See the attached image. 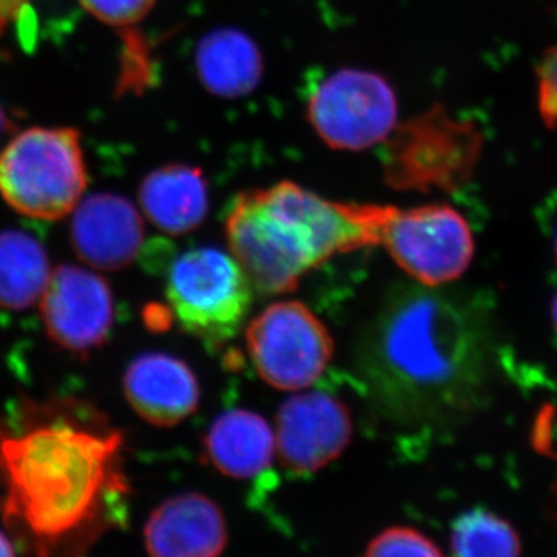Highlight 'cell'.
<instances>
[{"instance_id":"6da1fadb","label":"cell","mask_w":557,"mask_h":557,"mask_svg":"<svg viewBox=\"0 0 557 557\" xmlns=\"http://www.w3.org/2000/svg\"><path fill=\"white\" fill-rule=\"evenodd\" d=\"M121 432L75 399L25 398L0 417V518L39 556L79 555L126 496Z\"/></svg>"},{"instance_id":"7a4b0ae2","label":"cell","mask_w":557,"mask_h":557,"mask_svg":"<svg viewBox=\"0 0 557 557\" xmlns=\"http://www.w3.org/2000/svg\"><path fill=\"white\" fill-rule=\"evenodd\" d=\"M357 368L372 405L395 426H456L482 408L496 372L487 299L397 285L359 336Z\"/></svg>"},{"instance_id":"3957f363","label":"cell","mask_w":557,"mask_h":557,"mask_svg":"<svg viewBox=\"0 0 557 557\" xmlns=\"http://www.w3.org/2000/svg\"><path fill=\"white\" fill-rule=\"evenodd\" d=\"M387 211L380 205L327 200L281 182L233 200L226 239L256 292L284 295L333 256L380 245Z\"/></svg>"},{"instance_id":"277c9868","label":"cell","mask_w":557,"mask_h":557,"mask_svg":"<svg viewBox=\"0 0 557 557\" xmlns=\"http://www.w3.org/2000/svg\"><path fill=\"white\" fill-rule=\"evenodd\" d=\"M86 188L78 131L33 127L0 153V194L27 218H65L78 207Z\"/></svg>"},{"instance_id":"5b68a950","label":"cell","mask_w":557,"mask_h":557,"mask_svg":"<svg viewBox=\"0 0 557 557\" xmlns=\"http://www.w3.org/2000/svg\"><path fill=\"white\" fill-rule=\"evenodd\" d=\"M252 289L234 256L215 248L190 249L168 273V300L180 325L212 348L237 335L251 309Z\"/></svg>"},{"instance_id":"8992f818","label":"cell","mask_w":557,"mask_h":557,"mask_svg":"<svg viewBox=\"0 0 557 557\" xmlns=\"http://www.w3.org/2000/svg\"><path fill=\"white\" fill-rule=\"evenodd\" d=\"M380 245L409 276L428 287L457 281L474 258L469 223L449 205L388 207Z\"/></svg>"},{"instance_id":"52a82bcc","label":"cell","mask_w":557,"mask_h":557,"mask_svg":"<svg viewBox=\"0 0 557 557\" xmlns=\"http://www.w3.org/2000/svg\"><path fill=\"white\" fill-rule=\"evenodd\" d=\"M247 346L260 379L281 391L311 386L333 357L329 330L298 300L271 304L252 319Z\"/></svg>"},{"instance_id":"ba28073f","label":"cell","mask_w":557,"mask_h":557,"mask_svg":"<svg viewBox=\"0 0 557 557\" xmlns=\"http://www.w3.org/2000/svg\"><path fill=\"white\" fill-rule=\"evenodd\" d=\"M311 126L330 148L364 150L386 139L397 126V95L383 76L344 69L311 91Z\"/></svg>"},{"instance_id":"9c48e42d","label":"cell","mask_w":557,"mask_h":557,"mask_svg":"<svg viewBox=\"0 0 557 557\" xmlns=\"http://www.w3.org/2000/svg\"><path fill=\"white\" fill-rule=\"evenodd\" d=\"M39 306L50 338L79 355L106 343L115 317L108 282L94 271L69 263L53 271Z\"/></svg>"},{"instance_id":"30bf717a","label":"cell","mask_w":557,"mask_h":557,"mask_svg":"<svg viewBox=\"0 0 557 557\" xmlns=\"http://www.w3.org/2000/svg\"><path fill=\"white\" fill-rule=\"evenodd\" d=\"M354 426L341 399L309 392L288 398L276 418V449L282 467L295 475H310L346 450Z\"/></svg>"},{"instance_id":"8fae6325","label":"cell","mask_w":557,"mask_h":557,"mask_svg":"<svg viewBox=\"0 0 557 557\" xmlns=\"http://www.w3.org/2000/svg\"><path fill=\"white\" fill-rule=\"evenodd\" d=\"M145 226L137 208L116 194L81 200L72 220V244L78 258L95 270L119 271L137 259Z\"/></svg>"},{"instance_id":"7c38bea8","label":"cell","mask_w":557,"mask_h":557,"mask_svg":"<svg viewBox=\"0 0 557 557\" xmlns=\"http://www.w3.org/2000/svg\"><path fill=\"white\" fill-rule=\"evenodd\" d=\"M146 549L156 557H215L228 542L225 516L211 498L180 494L153 509L145 525Z\"/></svg>"},{"instance_id":"4fadbf2b","label":"cell","mask_w":557,"mask_h":557,"mask_svg":"<svg viewBox=\"0 0 557 557\" xmlns=\"http://www.w3.org/2000/svg\"><path fill=\"white\" fill-rule=\"evenodd\" d=\"M124 395L143 420L170 428L196 412L200 386L185 361L152 351L131 362L124 373Z\"/></svg>"},{"instance_id":"5bb4252c","label":"cell","mask_w":557,"mask_h":557,"mask_svg":"<svg viewBox=\"0 0 557 557\" xmlns=\"http://www.w3.org/2000/svg\"><path fill=\"white\" fill-rule=\"evenodd\" d=\"M139 205L161 233L183 236L199 228L208 214V186L199 168L168 164L139 186Z\"/></svg>"},{"instance_id":"9a60e30c","label":"cell","mask_w":557,"mask_h":557,"mask_svg":"<svg viewBox=\"0 0 557 557\" xmlns=\"http://www.w3.org/2000/svg\"><path fill=\"white\" fill-rule=\"evenodd\" d=\"M274 449L276 438L270 424L251 410L222 413L205 437V453L212 467L233 479H252L265 471Z\"/></svg>"},{"instance_id":"2e32d148","label":"cell","mask_w":557,"mask_h":557,"mask_svg":"<svg viewBox=\"0 0 557 557\" xmlns=\"http://www.w3.org/2000/svg\"><path fill=\"white\" fill-rule=\"evenodd\" d=\"M200 83L226 100L247 97L259 86L262 54L255 40L236 28H218L200 40L196 53Z\"/></svg>"},{"instance_id":"e0dca14e","label":"cell","mask_w":557,"mask_h":557,"mask_svg":"<svg viewBox=\"0 0 557 557\" xmlns=\"http://www.w3.org/2000/svg\"><path fill=\"white\" fill-rule=\"evenodd\" d=\"M53 270L38 239L22 231L0 233V309L21 311L36 306Z\"/></svg>"},{"instance_id":"ac0fdd59","label":"cell","mask_w":557,"mask_h":557,"mask_svg":"<svg viewBox=\"0 0 557 557\" xmlns=\"http://www.w3.org/2000/svg\"><path fill=\"white\" fill-rule=\"evenodd\" d=\"M450 548L456 556H518L520 541L507 520L483 508L458 516L450 533Z\"/></svg>"},{"instance_id":"d6986e66","label":"cell","mask_w":557,"mask_h":557,"mask_svg":"<svg viewBox=\"0 0 557 557\" xmlns=\"http://www.w3.org/2000/svg\"><path fill=\"white\" fill-rule=\"evenodd\" d=\"M435 542L409 527H392L369 542L366 556H442Z\"/></svg>"},{"instance_id":"ffe728a7","label":"cell","mask_w":557,"mask_h":557,"mask_svg":"<svg viewBox=\"0 0 557 557\" xmlns=\"http://www.w3.org/2000/svg\"><path fill=\"white\" fill-rule=\"evenodd\" d=\"M84 9L97 20L121 32L134 30L135 25L148 17L156 0H79Z\"/></svg>"},{"instance_id":"44dd1931","label":"cell","mask_w":557,"mask_h":557,"mask_svg":"<svg viewBox=\"0 0 557 557\" xmlns=\"http://www.w3.org/2000/svg\"><path fill=\"white\" fill-rule=\"evenodd\" d=\"M537 104L545 124L557 129V46L545 51L537 67Z\"/></svg>"},{"instance_id":"7402d4cb","label":"cell","mask_w":557,"mask_h":557,"mask_svg":"<svg viewBox=\"0 0 557 557\" xmlns=\"http://www.w3.org/2000/svg\"><path fill=\"white\" fill-rule=\"evenodd\" d=\"M14 541L10 534L5 531L0 530V556H14L16 555V547H14Z\"/></svg>"},{"instance_id":"603a6c76","label":"cell","mask_w":557,"mask_h":557,"mask_svg":"<svg viewBox=\"0 0 557 557\" xmlns=\"http://www.w3.org/2000/svg\"><path fill=\"white\" fill-rule=\"evenodd\" d=\"M552 321L553 327H555V332L557 335V295L555 296V299H553L552 304Z\"/></svg>"},{"instance_id":"cb8c5ba5","label":"cell","mask_w":557,"mask_h":557,"mask_svg":"<svg viewBox=\"0 0 557 557\" xmlns=\"http://www.w3.org/2000/svg\"><path fill=\"white\" fill-rule=\"evenodd\" d=\"M3 126H5V116H3L2 109H0V132H2Z\"/></svg>"},{"instance_id":"d4e9b609","label":"cell","mask_w":557,"mask_h":557,"mask_svg":"<svg viewBox=\"0 0 557 557\" xmlns=\"http://www.w3.org/2000/svg\"><path fill=\"white\" fill-rule=\"evenodd\" d=\"M555 251H556V259H557V234H556V242H555Z\"/></svg>"}]
</instances>
